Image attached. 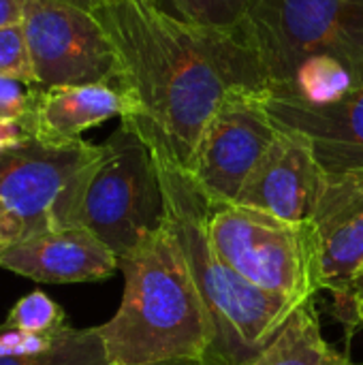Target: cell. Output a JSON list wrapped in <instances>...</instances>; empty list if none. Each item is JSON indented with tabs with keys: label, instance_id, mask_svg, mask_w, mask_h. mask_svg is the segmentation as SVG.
I'll return each mask as SVG.
<instances>
[{
	"label": "cell",
	"instance_id": "obj_1",
	"mask_svg": "<svg viewBox=\"0 0 363 365\" xmlns=\"http://www.w3.org/2000/svg\"><path fill=\"white\" fill-rule=\"evenodd\" d=\"M107 30L128 94V124L158 167L190 175L199 141L225 98L267 92L261 62L237 30L195 26L156 0H109L92 13Z\"/></svg>",
	"mask_w": 363,
	"mask_h": 365
},
{
	"label": "cell",
	"instance_id": "obj_2",
	"mask_svg": "<svg viewBox=\"0 0 363 365\" xmlns=\"http://www.w3.org/2000/svg\"><path fill=\"white\" fill-rule=\"evenodd\" d=\"M120 272L124 276L120 308L96 327L109 364L152 365L180 359L208 364L210 317L167 220L120 259Z\"/></svg>",
	"mask_w": 363,
	"mask_h": 365
},
{
	"label": "cell",
	"instance_id": "obj_3",
	"mask_svg": "<svg viewBox=\"0 0 363 365\" xmlns=\"http://www.w3.org/2000/svg\"><path fill=\"white\" fill-rule=\"evenodd\" d=\"M158 175L167 203V222L210 317L212 346L208 365H248L300 306L252 287L220 261L208 235L212 201L188 173L158 167Z\"/></svg>",
	"mask_w": 363,
	"mask_h": 365
},
{
	"label": "cell",
	"instance_id": "obj_4",
	"mask_svg": "<svg viewBox=\"0 0 363 365\" xmlns=\"http://www.w3.org/2000/svg\"><path fill=\"white\" fill-rule=\"evenodd\" d=\"M240 30L261 62L267 90L315 60L363 71V0H252Z\"/></svg>",
	"mask_w": 363,
	"mask_h": 365
},
{
	"label": "cell",
	"instance_id": "obj_5",
	"mask_svg": "<svg viewBox=\"0 0 363 365\" xmlns=\"http://www.w3.org/2000/svg\"><path fill=\"white\" fill-rule=\"evenodd\" d=\"M167 220L156 160L145 141L124 122L101 143L75 216L118 261L141 246Z\"/></svg>",
	"mask_w": 363,
	"mask_h": 365
},
{
	"label": "cell",
	"instance_id": "obj_6",
	"mask_svg": "<svg viewBox=\"0 0 363 365\" xmlns=\"http://www.w3.org/2000/svg\"><path fill=\"white\" fill-rule=\"evenodd\" d=\"M101 145L32 137L0 154V248L75 225L86 180Z\"/></svg>",
	"mask_w": 363,
	"mask_h": 365
},
{
	"label": "cell",
	"instance_id": "obj_7",
	"mask_svg": "<svg viewBox=\"0 0 363 365\" xmlns=\"http://www.w3.org/2000/svg\"><path fill=\"white\" fill-rule=\"evenodd\" d=\"M208 235L220 261L270 295L304 306L321 291L310 222L295 225L261 210L227 203L212 205Z\"/></svg>",
	"mask_w": 363,
	"mask_h": 365
},
{
	"label": "cell",
	"instance_id": "obj_8",
	"mask_svg": "<svg viewBox=\"0 0 363 365\" xmlns=\"http://www.w3.org/2000/svg\"><path fill=\"white\" fill-rule=\"evenodd\" d=\"M21 30L39 90L120 83L118 51L92 13L60 0H26Z\"/></svg>",
	"mask_w": 363,
	"mask_h": 365
},
{
	"label": "cell",
	"instance_id": "obj_9",
	"mask_svg": "<svg viewBox=\"0 0 363 365\" xmlns=\"http://www.w3.org/2000/svg\"><path fill=\"white\" fill-rule=\"evenodd\" d=\"M267 92L237 90L210 120L190 169V178L212 205L235 203L248 175L278 137L265 109Z\"/></svg>",
	"mask_w": 363,
	"mask_h": 365
},
{
	"label": "cell",
	"instance_id": "obj_10",
	"mask_svg": "<svg viewBox=\"0 0 363 365\" xmlns=\"http://www.w3.org/2000/svg\"><path fill=\"white\" fill-rule=\"evenodd\" d=\"M265 109L276 128L300 135L327 178H363V79L340 98L310 105L265 94Z\"/></svg>",
	"mask_w": 363,
	"mask_h": 365
},
{
	"label": "cell",
	"instance_id": "obj_11",
	"mask_svg": "<svg viewBox=\"0 0 363 365\" xmlns=\"http://www.w3.org/2000/svg\"><path fill=\"white\" fill-rule=\"evenodd\" d=\"M319 252L321 291L342 302L363 265V178H327L310 218Z\"/></svg>",
	"mask_w": 363,
	"mask_h": 365
},
{
	"label": "cell",
	"instance_id": "obj_12",
	"mask_svg": "<svg viewBox=\"0 0 363 365\" xmlns=\"http://www.w3.org/2000/svg\"><path fill=\"white\" fill-rule=\"evenodd\" d=\"M321 184L323 171L310 145L300 135L278 128V137L248 175L235 203L306 225L312 218Z\"/></svg>",
	"mask_w": 363,
	"mask_h": 365
},
{
	"label": "cell",
	"instance_id": "obj_13",
	"mask_svg": "<svg viewBox=\"0 0 363 365\" xmlns=\"http://www.w3.org/2000/svg\"><path fill=\"white\" fill-rule=\"evenodd\" d=\"M0 267L45 284H75L113 276L120 261L94 233L71 225L2 246Z\"/></svg>",
	"mask_w": 363,
	"mask_h": 365
},
{
	"label": "cell",
	"instance_id": "obj_14",
	"mask_svg": "<svg viewBox=\"0 0 363 365\" xmlns=\"http://www.w3.org/2000/svg\"><path fill=\"white\" fill-rule=\"evenodd\" d=\"M128 94L120 83L58 86L39 92L32 122L34 137L51 143H68L111 118H126Z\"/></svg>",
	"mask_w": 363,
	"mask_h": 365
},
{
	"label": "cell",
	"instance_id": "obj_15",
	"mask_svg": "<svg viewBox=\"0 0 363 365\" xmlns=\"http://www.w3.org/2000/svg\"><path fill=\"white\" fill-rule=\"evenodd\" d=\"M248 365H355L321 334L315 302L300 306Z\"/></svg>",
	"mask_w": 363,
	"mask_h": 365
},
{
	"label": "cell",
	"instance_id": "obj_16",
	"mask_svg": "<svg viewBox=\"0 0 363 365\" xmlns=\"http://www.w3.org/2000/svg\"><path fill=\"white\" fill-rule=\"evenodd\" d=\"M0 365H111L96 327H68L45 353L32 357H0Z\"/></svg>",
	"mask_w": 363,
	"mask_h": 365
},
{
	"label": "cell",
	"instance_id": "obj_17",
	"mask_svg": "<svg viewBox=\"0 0 363 365\" xmlns=\"http://www.w3.org/2000/svg\"><path fill=\"white\" fill-rule=\"evenodd\" d=\"M175 17L203 28L237 30L252 0H156Z\"/></svg>",
	"mask_w": 363,
	"mask_h": 365
},
{
	"label": "cell",
	"instance_id": "obj_18",
	"mask_svg": "<svg viewBox=\"0 0 363 365\" xmlns=\"http://www.w3.org/2000/svg\"><path fill=\"white\" fill-rule=\"evenodd\" d=\"M4 325L30 334H53L66 327V317L51 297L43 291H32L9 310Z\"/></svg>",
	"mask_w": 363,
	"mask_h": 365
},
{
	"label": "cell",
	"instance_id": "obj_19",
	"mask_svg": "<svg viewBox=\"0 0 363 365\" xmlns=\"http://www.w3.org/2000/svg\"><path fill=\"white\" fill-rule=\"evenodd\" d=\"M0 75L17 77L34 86L30 53L21 26L0 28Z\"/></svg>",
	"mask_w": 363,
	"mask_h": 365
},
{
	"label": "cell",
	"instance_id": "obj_20",
	"mask_svg": "<svg viewBox=\"0 0 363 365\" xmlns=\"http://www.w3.org/2000/svg\"><path fill=\"white\" fill-rule=\"evenodd\" d=\"M68 329L62 327L53 334H30L0 323V357H32L49 351Z\"/></svg>",
	"mask_w": 363,
	"mask_h": 365
},
{
	"label": "cell",
	"instance_id": "obj_21",
	"mask_svg": "<svg viewBox=\"0 0 363 365\" xmlns=\"http://www.w3.org/2000/svg\"><path fill=\"white\" fill-rule=\"evenodd\" d=\"M39 88L17 77L0 75V118H28L34 111Z\"/></svg>",
	"mask_w": 363,
	"mask_h": 365
},
{
	"label": "cell",
	"instance_id": "obj_22",
	"mask_svg": "<svg viewBox=\"0 0 363 365\" xmlns=\"http://www.w3.org/2000/svg\"><path fill=\"white\" fill-rule=\"evenodd\" d=\"M34 137V122L32 115L28 118H0V154L32 139Z\"/></svg>",
	"mask_w": 363,
	"mask_h": 365
},
{
	"label": "cell",
	"instance_id": "obj_23",
	"mask_svg": "<svg viewBox=\"0 0 363 365\" xmlns=\"http://www.w3.org/2000/svg\"><path fill=\"white\" fill-rule=\"evenodd\" d=\"M334 310H336V317L342 319L349 327H355V325H363V274H359L349 291V295L334 304Z\"/></svg>",
	"mask_w": 363,
	"mask_h": 365
},
{
	"label": "cell",
	"instance_id": "obj_24",
	"mask_svg": "<svg viewBox=\"0 0 363 365\" xmlns=\"http://www.w3.org/2000/svg\"><path fill=\"white\" fill-rule=\"evenodd\" d=\"M26 0H0V28L21 26Z\"/></svg>",
	"mask_w": 363,
	"mask_h": 365
},
{
	"label": "cell",
	"instance_id": "obj_25",
	"mask_svg": "<svg viewBox=\"0 0 363 365\" xmlns=\"http://www.w3.org/2000/svg\"><path fill=\"white\" fill-rule=\"evenodd\" d=\"M60 2H66V4H73V6H77V9H83V11H88V13H94L96 9H101L105 2H109V0H60Z\"/></svg>",
	"mask_w": 363,
	"mask_h": 365
},
{
	"label": "cell",
	"instance_id": "obj_26",
	"mask_svg": "<svg viewBox=\"0 0 363 365\" xmlns=\"http://www.w3.org/2000/svg\"><path fill=\"white\" fill-rule=\"evenodd\" d=\"M152 365H208L205 361L199 359H180V361H163V364H152Z\"/></svg>",
	"mask_w": 363,
	"mask_h": 365
},
{
	"label": "cell",
	"instance_id": "obj_27",
	"mask_svg": "<svg viewBox=\"0 0 363 365\" xmlns=\"http://www.w3.org/2000/svg\"><path fill=\"white\" fill-rule=\"evenodd\" d=\"M359 274H363V265H362V272H359Z\"/></svg>",
	"mask_w": 363,
	"mask_h": 365
},
{
	"label": "cell",
	"instance_id": "obj_28",
	"mask_svg": "<svg viewBox=\"0 0 363 365\" xmlns=\"http://www.w3.org/2000/svg\"><path fill=\"white\" fill-rule=\"evenodd\" d=\"M359 365H363V364H359Z\"/></svg>",
	"mask_w": 363,
	"mask_h": 365
}]
</instances>
